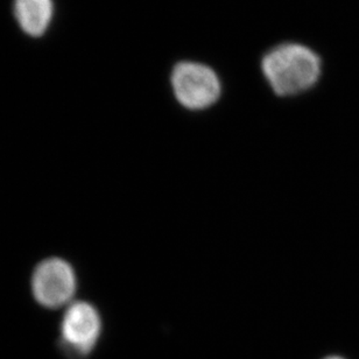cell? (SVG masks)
Wrapping results in <instances>:
<instances>
[{
  "instance_id": "6da1fadb",
  "label": "cell",
  "mask_w": 359,
  "mask_h": 359,
  "mask_svg": "<svg viewBox=\"0 0 359 359\" xmlns=\"http://www.w3.org/2000/svg\"><path fill=\"white\" fill-rule=\"evenodd\" d=\"M262 70L273 91L294 96L318 83L322 73L320 56L301 43H283L264 56Z\"/></svg>"
},
{
  "instance_id": "7a4b0ae2",
  "label": "cell",
  "mask_w": 359,
  "mask_h": 359,
  "mask_svg": "<svg viewBox=\"0 0 359 359\" xmlns=\"http://www.w3.org/2000/svg\"><path fill=\"white\" fill-rule=\"evenodd\" d=\"M170 81L179 103L189 110L207 109L221 96V82L217 74L202 63H177Z\"/></svg>"
},
{
  "instance_id": "277c9868",
  "label": "cell",
  "mask_w": 359,
  "mask_h": 359,
  "mask_svg": "<svg viewBox=\"0 0 359 359\" xmlns=\"http://www.w3.org/2000/svg\"><path fill=\"white\" fill-rule=\"evenodd\" d=\"M102 332L100 314L93 304L74 302L63 315L61 343L73 356H88L96 346Z\"/></svg>"
},
{
  "instance_id": "8992f818",
  "label": "cell",
  "mask_w": 359,
  "mask_h": 359,
  "mask_svg": "<svg viewBox=\"0 0 359 359\" xmlns=\"http://www.w3.org/2000/svg\"><path fill=\"white\" fill-rule=\"evenodd\" d=\"M325 359H344V358H342V357H339V356H330V357H327V358H325Z\"/></svg>"
},
{
  "instance_id": "5b68a950",
  "label": "cell",
  "mask_w": 359,
  "mask_h": 359,
  "mask_svg": "<svg viewBox=\"0 0 359 359\" xmlns=\"http://www.w3.org/2000/svg\"><path fill=\"white\" fill-rule=\"evenodd\" d=\"M13 13L22 32L39 38L52 24L54 3L53 0H14Z\"/></svg>"
},
{
  "instance_id": "3957f363",
  "label": "cell",
  "mask_w": 359,
  "mask_h": 359,
  "mask_svg": "<svg viewBox=\"0 0 359 359\" xmlns=\"http://www.w3.org/2000/svg\"><path fill=\"white\" fill-rule=\"evenodd\" d=\"M77 279L70 264L60 258H49L39 264L32 276L35 300L46 308L68 304L76 292Z\"/></svg>"
}]
</instances>
